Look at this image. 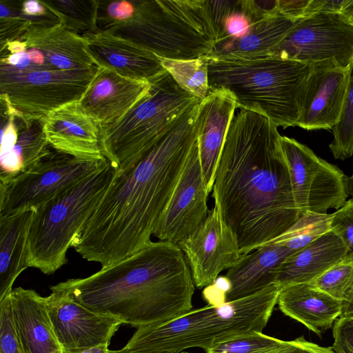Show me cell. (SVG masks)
<instances>
[{"instance_id": "cell-1", "label": "cell", "mask_w": 353, "mask_h": 353, "mask_svg": "<svg viewBox=\"0 0 353 353\" xmlns=\"http://www.w3.org/2000/svg\"><path fill=\"white\" fill-rule=\"evenodd\" d=\"M277 128L261 114L241 110L220 155L212 196L242 255L284 233L301 215Z\"/></svg>"}, {"instance_id": "cell-2", "label": "cell", "mask_w": 353, "mask_h": 353, "mask_svg": "<svg viewBox=\"0 0 353 353\" xmlns=\"http://www.w3.org/2000/svg\"><path fill=\"white\" fill-rule=\"evenodd\" d=\"M200 101L192 104L138 162L117 170L72 248L83 259L113 264L149 245L197 139Z\"/></svg>"}, {"instance_id": "cell-3", "label": "cell", "mask_w": 353, "mask_h": 353, "mask_svg": "<svg viewBox=\"0 0 353 353\" xmlns=\"http://www.w3.org/2000/svg\"><path fill=\"white\" fill-rule=\"evenodd\" d=\"M50 290L138 328L192 310L195 285L183 251L159 241L88 277L70 279Z\"/></svg>"}, {"instance_id": "cell-4", "label": "cell", "mask_w": 353, "mask_h": 353, "mask_svg": "<svg viewBox=\"0 0 353 353\" xmlns=\"http://www.w3.org/2000/svg\"><path fill=\"white\" fill-rule=\"evenodd\" d=\"M97 28L168 59L209 57L216 42L208 0L99 1Z\"/></svg>"}, {"instance_id": "cell-5", "label": "cell", "mask_w": 353, "mask_h": 353, "mask_svg": "<svg viewBox=\"0 0 353 353\" xmlns=\"http://www.w3.org/2000/svg\"><path fill=\"white\" fill-rule=\"evenodd\" d=\"M281 288L272 284L219 307L205 305L172 320L138 327L121 353H181L212 345L248 332H262L277 304Z\"/></svg>"}, {"instance_id": "cell-6", "label": "cell", "mask_w": 353, "mask_h": 353, "mask_svg": "<svg viewBox=\"0 0 353 353\" xmlns=\"http://www.w3.org/2000/svg\"><path fill=\"white\" fill-rule=\"evenodd\" d=\"M311 68L272 56L209 58L210 91L231 93L237 108L261 114L277 127L297 126L299 100Z\"/></svg>"}, {"instance_id": "cell-7", "label": "cell", "mask_w": 353, "mask_h": 353, "mask_svg": "<svg viewBox=\"0 0 353 353\" xmlns=\"http://www.w3.org/2000/svg\"><path fill=\"white\" fill-rule=\"evenodd\" d=\"M116 169L106 160L81 181L33 208L28 234V265L51 274L65 265L66 254L97 208Z\"/></svg>"}, {"instance_id": "cell-8", "label": "cell", "mask_w": 353, "mask_h": 353, "mask_svg": "<svg viewBox=\"0 0 353 353\" xmlns=\"http://www.w3.org/2000/svg\"><path fill=\"white\" fill-rule=\"evenodd\" d=\"M150 82L149 94L123 118L100 127L103 154L116 171L127 169L142 159L178 118L200 100L166 71Z\"/></svg>"}, {"instance_id": "cell-9", "label": "cell", "mask_w": 353, "mask_h": 353, "mask_svg": "<svg viewBox=\"0 0 353 353\" xmlns=\"http://www.w3.org/2000/svg\"><path fill=\"white\" fill-rule=\"evenodd\" d=\"M97 68L24 70L0 63L1 101L26 119H46L62 105L80 101Z\"/></svg>"}, {"instance_id": "cell-10", "label": "cell", "mask_w": 353, "mask_h": 353, "mask_svg": "<svg viewBox=\"0 0 353 353\" xmlns=\"http://www.w3.org/2000/svg\"><path fill=\"white\" fill-rule=\"evenodd\" d=\"M268 56L296 61L312 70H349L353 26L341 14L310 15L299 19Z\"/></svg>"}, {"instance_id": "cell-11", "label": "cell", "mask_w": 353, "mask_h": 353, "mask_svg": "<svg viewBox=\"0 0 353 353\" xmlns=\"http://www.w3.org/2000/svg\"><path fill=\"white\" fill-rule=\"evenodd\" d=\"M106 160H84L51 150L26 171L0 182V216L50 200L88 176Z\"/></svg>"}, {"instance_id": "cell-12", "label": "cell", "mask_w": 353, "mask_h": 353, "mask_svg": "<svg viewBox=\"0 0 353 353\" xmlns=\"http://www.w3.org/2000/svg\"><path fill=\"white\" fill-rule=\"evenodd\" d=\"M295 204L305 212L326 213L338 210L349 196L347 177L337 166L317 157L306 145L281 136Z\"/></svg>"}, {"instance_id": "cell-13", "label": "cell", "mask_w": 353, "mask_h": 353, "mask_svg": "<svg viewBox=\"0 0 353 353\" xmlns=\"http://www.w3.org/2000/svg\"><path fill=\"white\" fill-rule=\"evenodd\" d=\"M176 245L183 251L198 288L214 283L243 256L236 234L216 205L204 222Z\"/></svg>"}, {"instance_id": "cell-14", "label": "cell", "mask_w": 353, "mask_h": 353, "mask_svg": "<svg viewBox=\"0 0 353 353\" xmlns=\"http://www.w3.org/2000/svg\"><path fill=\"white\" fill-rule=\"evenodd\" d=\"M208 191L203 176L197 139L153 236L177 245L206 219Z\"/></svg>"}, {"instance_id": "cell-15", "label": "cell", "mask_w": 353, "mask_h": 353, "mask_svg": "<svg viewBox=\"0 0 353 353\" xmlns=\"http://www.w3.org/2000/svg\"><path fill=\"white\" fill-rule=\"evenodd\" d=\"M51 292L45 297L46 305L56 336L63 349L110 345L123 324L117 319L85 307L59 291Z\"/></svg>"}, {"instance_id": "cell-16", "label": "cell", "mask_w": 353, "mask_h": 353, "mask_svg": "<svg viewBox=\"0 0 353 353\" xmlns=\"http://www.w3.org/2000/svg\"><path fill=\"white\" fill-rule=\"evenodd\" d=\"M150 89L148 81L130 79L99 66L79 103L100 127L105 126L123 118Z\"/></svg>"}, {"instance_id": "cell-17", "label": "cell", "mask_w": 353, "mask_h": 353, "mask_svg": "<svg viewBox=\"0 0 353 353\" xmlns=\"http://www.w3.org/2000/svg\"><path fill=\"white\" fill-rule=\"evenodd\" d=\"M349 70H311L299 100L297 126L307 130H332L345 99Z\"/></svg>"}, {"instance_id": "cell-18", "label": "cell", "mask_w": 353, "mask_h": 353, "mask_svg": "<svg viewBox=\"0 0 353 353\" xmlns=\"http://www.w3.org/2000/svg\"><path fill=\"white\" fill-rule=\"evenodd\" d=\"M79 101L62 105L44 119L47 141L57 152L84 160L104 161L100 126L81 108Z\"/></svg>"}, {"instance_id": "cell-19", "label": "cell", "mask_w": 353, "mask_h": 353, "mask_svg": "<svg viewBox=\"0 0 353 353\" xmlns=\"http://www.w3.org/2000/svg\"><path fill=\"white\" fill-rule=\"evenodd\" d=\"M236 108L234 97L224 89L210 91L199 105L197 143L203 176L210 192L212 190L227 132Z\"/></svg>"}, {"instance_id": "cell-20", "label": "cell", "mask_w": 353, "mask_h": 353, "mask_svg": "<svg viewBox=\"0 0 353 353\" xmlns=\"http://www.w3.org/2000/svg\"><path fill=\"white\" fill-rule=\"evenodd\" d=\"M94 64L130 79L151 81L165 70L161 57L129 40L98 31L84 35Z\"/></svg>"}, {"instance_id": "cell-21", "label": "cell", "mask_w": 353, "mask_h": 353, "mask_svg": "<svg viewBox=\"0 0 353 353\" xmlns=\"http://www.w3.org/2000/svg\"><path fill=\"white\" fill-rule=\"evenodd\" d=\"M15 328L24 353H63L45 297L19 287L10 294Z\"/></svg>"}, {"instance_id": "cell-22", "label": "cell", "mask_w": 353, "mask_h": 353, "mask_svg": "<svg viewBox=\"0 0 353 353\" xmlns=\"http://www.w3.org/2000/svg\"><path fill=\"white\" fill-rule=\"evenodd\" d=\"M294 252L270 241L243 255L225 275L231 283L226 301L252 295L275 284L280 266Z\"/></svg>"}, {"instance_id": "cell-23", "label": "cell", "mask_w": 353, "mask_h": 353, "mask_svg": "<svg viewBox=\"0 0 353 353\" xmlns=\"http://www.w3.org/2000/svg\"><path fill=\"white\" fill-rule=\"evenodd\" d=\"M18 40L23 41L27 47L39 50L49 70L97 68L85 50V37L68 30L61 23L30 29Z\"/></svg>"}, {"instance_id": "cell-24", "label": "cell", "mask_w": 353, "mask_h": 353, "mask_svg": "<svg viewBox=\"0 0 353 353\" xmlns=\"http://www.w3.org/2000/svg\"><path fill=\"white\" fill-rule=\"evenodd\" d=\"M277 305L285 315L320 336L341 316L343 303L308 283L282 288Z\"/></svg>"}, {"instance_id": "cell-25", "label": "cell", "mask_w": 353, "mask_h": 353, "mask_svg": "<svg viewBox=\"0 0 353 353\" xmlns=\"http://www.w3.org/2000/svg\"><path fill=\"white\" fill-rule=\"evenodd\" d=\"M347 251L341 240L330 232L290 256L280 266L276 284L281 288L308 283L344 259Z\"/></svg>"}, {"instance_id": "cell-26", "label": "cell", "mask_w": 353, "mask_h": 353, "mask_svg": "<svg viewBox=\"0 0 353 353\" xmlns=\"http://www.w3.org/2000/svg\"><path fill=\"white\" fill-rule=\"evenodd\" d=\"M208 2L216 35L214 49L244 38L260 21L279 14L277 1L208 0Z\"/></svg>"}, {"instance_id": "cell-27", "label": "cell", "mask_w": 353, "mask_h": 353, "mask_svg": "<svg viewBox=\"0 0 353 353\" xmlns=\"http://www.w3.org/2000/svg\"><path fill=\"white\" fill-rule=\"evenodd\" d=\"M33 208L0 216V302L28 265V234Z\"/></svg>"}, {"instance_id": "cell-28", "label": "cell", "mask_w": 353, "mask_h": 353, "mask_svg": "<svg viewBox=\"0 0 353 353\" xmlns=\"http://www.w3.org/2000/svg\"><path fill=\"white\" fill-rule=\"evenodd\" d=\"M14 114L17 139L11 150L0 154V182L8 181L26 171L51 150L43 131L45 119H26Z\"/></svg>"}, {"instance_id": "cell-29", "label": "cell", "mask_w": 353, "mask_h": 353, "mask_svg": "<svg viewBox=\"0 0 353 353\" xmlns=\"http://www.w3.org/2000/svg\"><path fill=\"white\" fill-rule=\"evenodd\" d=\"M299 20L280 14L268 16L260 21L244 38L214 49L209 58L248 59L268 56Z\"/></svg>"}, {"instance_id": "cell-30", "label": "cell", "mask_w": 353, "mask_h": 353, "mask_svg": "<svg viewBox=\"0 0 353 353\" xmlns=\"http://www.w3.org/2000/svg\"><path fill=\"white\" fill-rule=\"evenodd\" d=\"M21 1H0V46L19 39L32 28H49L60 23L54 14L35 16L25 13Z\"/></svg>"}, {"instance_id": "cell-31", "label": "cell", "mask_w": 353, "mask_h": 353, "mask_svg": "<svg viewBox=\"0 0 353 353\" xmlns=\"http://www.w3.org/2000/svg\"><path fill=\"white\" fill-rule=\"evenodd\" d=\"M68 30L82 36L98 32V0L41 1Z\"/></svg>"}, {"instance_id": "cell-32", "label": "cell", "mask_w": 353, "mask_h": 353, "mask_svg": "<svg viewBox=\"0 0 353 353\" xmlns=\"http://www.w3.org/2000/svg\"><path fill=\"white\" fill-rule=\"evenodd\" d=\"M331 216L327 213L303 212L290 228L270 241L296 252L331 232Z\"/></svg>"}, {"instance_id": "cell-33", "label": "cell", "mask_w": 353, "mask_h": 353, "mask_svg": "<svg viewBox=\"0 0 353 353\" xmlns=\"http://www.w3.org/2000/svg\"><path fill=\"white\" fill-rule=\"evenodd\" d=\"M161 64L183 89L201 101L210 92L208 57L178 60L161 58Z\"/></svg>"}, {"instance_id": "cell-34", "label": "cell", "mask_w": 353, "mask_h": 353, "mask_svg": "<svg viewBox=\"0 0 353 353\" xmlns=\"http://www.w3.org/2000/svg\"><path fill=\"white\" fill-rule=\"evenodd\" d=\"M290 341H283L262 332L243 334L205 350L206 353H284Z\"/></svg>"}, {"instance_id": "cell-35", "label": "cell", "mask_w": 353, "mask_h": 353, "mask_svg": "<svg viewBox=\"0 0 353 353\" xmlns=\"http://www.w3.org/2000/svg\"><path fill=\"white\" fill-rule=\"evenodd\" d=\"M330 150L335 159L345 160L353 154V61L348 71L346 94L341 119L333 128Z\"/></svg>"}, {"instance_id": "cell-36", "label": "cell", "mask_w": 353, "mask_h": 353, "mask_svg": "<svg viewBox=\"0 0 353 353\" xmlns=\"http://www.w3.org/2000/svg\"><path fill=\"white\" fill-rule=\"evenodd\" d=\"M309 283L336 299L344 301L353 284V256L347 255Z\"/></svg>"}, {"instance_id": "cell-37", "label": "cell", "mask_w": 353, "mask_h": 353, "mask_svg": "<svg viewBox=\"0 0 353 353\" xmlns=\"http://www.w3.org/2000/svg\"><path fill=\"white\" fill-rule=\"evenodd\" d=\"M0 353H24L15 328L10 294L0 302Z\"/></svg>"}, {"instance_id": "cell-38", "label": "cell", "mask_w": 353, "mask_h": 353, "mask_svg": "<svg viewBox=\"0 0 353 353\" xmlns=\"http://www.w3.org/2000/svg\"><path fill=\"white\" fill-rule=\"evenodd\" d=\"M330 227L345 246L347 255L353 256V198L332 213Z\"/></svg>"}, {"instance_id": "cell-39", "label": "cell", "mask_w": 353, "mask_h": 353, "mask_svg": "<svg viewBox=\"0 0 353 353\" xmlns=\"http://www.w3.org/2000/svg\"><path fill=\"white\" fill-rule=\"evenodd\" d=\"M332 333L334 343L331 347L336 353H353V316L338 319Z\"/></svg>"}, {"instance_id": "cell-40", "label": "cell", "mask_w": 353, "mask_h": 353, "mask_svg": "<svg viewBox=\"0 0 353 353\" xmlns=\"http://www.w3.org/2000/svg\"><path fill=\"white\" fill-rule=\"evenodd\" d=\"M231 283L225 276H218L214 283L205 287L202 295L208 305L219 307L226 303Z\"/></svg>"}, {"instance_id": "cell-41", "label": "cell", "mask_w": 353, "mask_h": 353, "mask_svg": "<svg viewBox=\"0 0 353 353\" xmlns=\"http://www.w3.org/2000/svg\"><path fill=\"white\" fill-rule=\"evenodd\" d=\"M352 4L353 0H310L306 17L321 12L344 14Z\"/></svg>"}, {"instance_id": "cell-42", "label": "cell", "mask_w": 353, "mask_h": 353, "mask_svg": "<svg viewBox=\"0 0 353 353\" xmlns=\"http://www.w3.org/2000/svg\"><path fill=\"white\" fill-rule=\"evenodd\" d=\"M310 0H277L279 14L292 20L306 17V10Z\"/></svg>"}, {"instance_id": "cell-43", "label": "cell", "mask_w": 353, "mask_h": 353, "mask_svg": "<svg viewBox=\"0 0 353 353\" xmlns=\"http://www.w3.org/2000/svg\"><path fill=\"white\" fill-rule=\"evenodd\" d=\"M284 353H336L331 347H322L307 341L303 336L290 341Z\"/></svg>"}, {"instance_id": "cell-44", "label": "cell", "mask_w": 353, "mask_h": 353, "mask_svg": "<svg viewBox=\"0 0 353 353\" xmlns=\"http://www.w3.org/2000/svg\"><path fill=\"white\" fill-rule=\"evenodd\" d=\"M109 345H101L92 347L79 348V349H63V353H108Z\"/></svg>"}, {"instance_id": "cell-45", "label": "cell", "mask_w": 353, "mask_h": 353, "mask_svg": "<svg viewBox=\"0 0 353 353\" xmlns=\"http://www.w3.org/2000/svg\"><path fill=\"white\" fill-rule=\"evenodd\" d=\"M342 312L341 316H353V284L345 299L342 301ZM340 316V317H341Z\"/></svg>"}, {"instance_id": "cell-46", "label": "cell", "mask_w": 353, "mask_h": 353, "mask_svg": "<svg viewBox=\"0 0 353 353\" xmlns=\"http://www.w3.org/2000/svg\"><path fill=\"white\" fill-rule=\"evenodd\" d=\"M346 185L348 195L353 198V172L350 176L347 177Z\"/></svg>"}, {"instance_id": "cell-47", "label": "cell", "mask_w": 353, "mask_h": 353, "mask_svg": "<svg viewBox=\"0 0 353 353\" xmlns=\"http://www.w3.org/2000/svg\"><path fill=\"white\" fill-rule=\"evenodd\" d=\"M346 19L347 21L353 26V4L348 9V10L343 14Z\"/></svg>"}, {"instance_id": "cell-48", "label": "cell", "mask_w": 353, "mask_h": 353, "mask_svg": "<svg viewBox=\"0 0 353 353\" xmlns=\"http://www.w3.org/2000/svg\"><path fill=\"white\" fill-rule=\"evenodd\" d=\"M108 353H121L119 350H109Z\"/></svg>"}, {"instance_id": "cell-49", "label": "cell", "mask_w": 353, "mask_h": 353, "mask_svg": "<svg viewBox=\"0 0 353 353\" xmlns=\"http://www.w3.org/2000/svg\"><path fill=\"white\" fill-rule=\"evenodd\" d=\"M181 353H190V352H182Z\"/></svg>"}]
</instances>
